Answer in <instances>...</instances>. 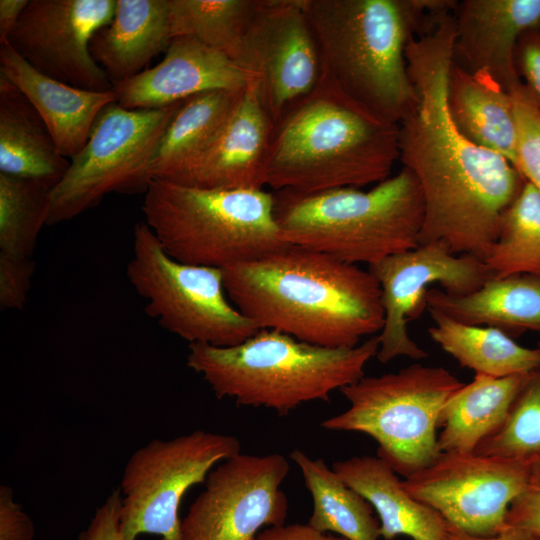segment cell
I'll use <instances>...</instances> for the list:
<instances>
[{"mask_svg":"<svg viewBox=\"0 0 540 540\" xmlns=\"http://www.w3.org/2000/svg\"><path fill=\"white\" fill-rule=\"evenodd\" d=\"M453 12L442 14L407 45L415 100L398 124L399 161L417 179L424 202L419 245L444 243L483 261L501 218L525 180L509 160L469 141L447 106Z\"/></svg>","mask_w":540,"mask_h":540,"instance_id":"obj_1","label":"cell"},{"mask_svg":"<svg viewBox=\"0 0 540 540\" xmlns=\"http://www.w3.org/2000/svg\"><path fill=\"white\" fill-rule=\"evenodd\" d=\"M229 300L260 329L351 348L384 325L380 286L356 264L302 246L223 269Z\"/></svg>","mask_w":540,"mask_h":540,"instance_id":"obj_2","label":"cell"},{"mask_svg":"<svg viewBox=\"0 0 540 540\" xmlns=\"http://www.w3.org/2000/svg\"><path fill=\"white\" fill-rule=\"evenodd\" d=\"M323 70L373 118L398 125L415 100L405 52L450 0H304Z\"/></svg>","mask_w":540,"mask_h":540,"instance_id":"obj_3","label":"cell"},{"mask_svg":"<svg viewBox=\"0 0 540 540\" xmlns=\"http://www.w3.org/2000/svg\"><path fill=\"white\" fill-rule=\"evenodd\" d=\"M397 161L398 125L348 101L323 70L317 87L275 124L264 184L303 193L360 188L389 178Z\"/></svg>","mask_w":540,"mask_h":540,"instance_id":"obj_4","label":"cell"},{"mask_svg":"<svg viewBox=\"0 0 540 540\" xmlns=\"http://www.w3.org/2000/svg\"><path fill=\"white\" fill-rule=\"evenodd\" d=\"M379 346V334L355 347L330 348L260 329L235 346L189 344L187 366L219 399L287 415L303 403L327 401L333 391L364 377Z\"/></svg>","mask_w":540,"mask_h":540,"instance_id":"obj_5","label":"cell"},{"mask_svg":"<svg viewBox=\"0 0 540 540\" xmlns=\"http://www.w3.org/2000/svg\"><path fill=\"white\" fill-rule=\"evenodd\" d=\"M273 195L275 220L288 244L368 266L419 246L423 196L404 167L368 191L284 189Z\"/></svg>","mask_w":540,"mask_h":540,"instance_id":"obj_6","label":"cell"},{"mask_svg":"<svg viewBox=\"0 0 540 540\" xmlns=\"http://www.w3.org/2000/svg\"><path fill=\"white\" fill-rule=\"evenodd\" d=\"M145 223L175 260L224 269L287 246L264 189H203L150 180Z\"/></svg>","mask_w":540,"mask_h":540,"instance_id":"obj_7","label":"cell"},{"mask_svg":"<svg viewBox=\"0 0 540 540\" xmlns=\"http://www.w3.org/2000/svg\"><path fill=\"white\" fill-rule=\"evenodd\" d=\"M463 384L443 367L420 363L393 373L364 376L340 390L349 408L320 425L369 435L378 443L377 457L408 478L441 454L440 411Z\"/></svg>","mask_w":540,"mask_h":540,"instance_id":"obj_8","label":"cell"},{"mask_svg":"<svg viewBox=\"0 0 540 540\" xmlns=\"http://www.w3.org/2000/svg\"><path fill=\"white\" fill-rule=\"evenodd\" d=\"M126 271L145 312L189 344L235 346L260 330L229 300L223 269L175 260L144 221L134 226Z\"/></svg>","mask_w":540,"mask_h":540,"instance_id":"obj_9","label":"cell"},{"mask_svg":"<svg viewBox=\"0 0 540 540\" xmlns=\"http://www.w3.org/2000/svg\"><path fill=\"white\" fill-rule=\"evenodd\" d=\"M183 101L155 109L130 110L117 102L96 117L84 147L70 159L51 189L47 225L69 221L112 192H144L147 169Z\"/></svg>","mask_w":540,"mask_h":540,"instance_id":"obj_10","label":"cell"},{"mask_svg":"<svg viewBox=\"0 0 540 540\" xmlns=\"http://www.w3.org/2000/svg\"><path fill=\"white\" fill-rule=\"evenodd\" d=\"M240 450L234 436L195 430L169 440L153 439L134 451L120 486L122 540L147 533L181 540L178 512L184 495Z\"/></svg>","mask_w":540,"mask_h":540,"instance_id":"obj_11","label":"cell"},{"mask_svg":"<svg viewBox=\"0 0 540 540\" xmlns=\"http://www.w3.org/2000/svg\"><path fill=\"white\" fill-rule=\"evenodd\" d=\"M535 461L444 452L403 484L450 526L492 537L505 527L509 506L527 487Z\"/></svg>","mask_w":540,"mask_h":540,"instance_id":"obj_12","label":"cell"},{"mask_svg":"<svg viewBox=\"0 0 540 540\" xmlns=\"http://www.w3.org/2000/svg\"><path fill=\"white\" fill-rule=\"evenodd\" d=\"M289 468L279 453H239L220 462L181 521V540H255L261 528L285 524L288 501L280 486Z\"/></svg>","mask_w":540,"mask_h":540,"instance_id":"obj_13","label":"cell"},{"mask_svg":"<svg viewBox=\"0 0 540 540\" xmlns=\"http://www.w3.org/2000/svg\"><path fill=\"white\" fill-rule=\"evenodd\" d=\"M236 63L252 76L275 125L317 87L323 75L304 0H259Z\"/></svg>","mask_w":540,"mask_h":540,"instance_id":"obj_14","label":"cell"},{"mask_svg":"<svg viewBox=\"0 0 540 540\" xmlns=\"http://www.w3.org/2000/svg\"><path fill=\"white\" fill-rule=\"evenodd\" d=\"M368 270L380 286L384 309L376 355L381 363L399 356L416 360L427 357V352L409 336L407 322L417 318L426 307L429 285L438 284L445 292L462 296L476 291L491 278L481 259L454 254L442 242L390 255L369 265Z\"/></svg>","mask_w":540,"mask_h":540,"instance_id":"obj_15","label":"cell"},{"mask_svg":"<svg viewBox=\"0 0 540 540\" xmlns=\"http://www.w3.org/2000/svg\"><path fill=\"white\" fill-rule=\"evenodd\" d=\"M116 0H29L6 42L38 72L96 92L113 85L90 53V41L107 25Z\"/></svg>","mask_w":540,"mask_h":540,"instance_id":"obj_16","label":"cell"},{"mask_svg":"<svg viewBox=\"0 0 540 540\" xmlns=\"http://www.w3.org/2000/svg\"><path fill=\"white\" fill-rule=\"evenodd\" d=\"M453 17L454 64L489 75L508 92L522 82L516 48L525 32L540 26V0H462Z\"/></svg>","mask_w":540,"mask_h":540,"instance_id":"obj_17","label":"cell"},{"mask_svg":"<svg viewBox=\"0 0 540 540\" xmlns=\"http://www.w3.org/2000/svg\"><path fill=\"white\" fill-rule=\"evenodd\" d=\"M252 76L226 55L189 37L171 40L161 62L113 85L117 103L155 109L211 90H243Z\"/></svg>","mask_w":540,"mask_h":540,"instance_id":"obj_18","label":"cell"},{"mask_svg":"<svg viewBox=\"0 0 540 540\" xmlns=\"http://www.w3.org/2000/svg\"><path fill=\"white\" fill-rule=\"evenodd\" d=\"M274 126L250 80L213 145L174 183L203 189H264Z\"/></svg>","mask_w":540,"mask_h":540,"instance_id":"obj_19","label":"cell"},{"mask_svg":"<svg viewBox=\"0 0 540 540\" xmlns=\"http://www.w3.org/2000/svg\"><path fill=\"white\" fill-rule=\"evenodd\" d=\"M0 73L29 100L59 152L70 159L86 144L100 111L117 102L112 89L84 90L38 72L8 42L0 44Z\"/></svg>","mask_w":540,"mask_h":540,"instance_id":"obj_20","label":"cell"},{"mask_svg":"<svg viewBox=\"0 0 540 540\" xmlns=\"http://www.w3.org/2000/svg\"><path fill=\"white\" fill-rule=\"evenodd\" d=\"M171 40L169 0H116L111 21L96 31L89 48L114 85L143 72Z\"/></svg>","mask_w":540,"mask_h":540,"instance_id":"obj_21","label":"cell"},{"mask_svg":"<svg viewBox=\"0 0 540 540\" xmlns=\"http://www.w3.org/2000/svg\"><path fill=\"white\" fill-rule=\"evenodd\" d=\"M332 469L376 511L380 537L393 540H445L448 523L434 509L415 499L394 470L377 456H354L336 461Z\"/></svg>","mask_w":540,"mask_h":540,"instance_id":"obj_22","label":"cell"},{"mask_svg":"<svg viewBox=\"0 0 540 540\" xmlns=\"http://www.w3.org/2000/svg\"><path fill=\"white\" fill-rule=\"evenodd\" d=\"M447 106L456 128L469 141L503 156L516 168L518 132L513 102L496 80L470 73L452 61Z\"/></svg>","mask_w":540,"mask_h":540,"instance_id":"obj_23","label":"cell"},{"mask_svg":"<svg viewBox=\"0 0 540 540\" xmlns=\"http://www.w3.org/2000/svg\"><path fill=\"white\" fill-rule=\"evenodd\" d=\"M69 165L36 109L0 73V173L54 188Z\"/></svg>","mask_w":540,"mask_h":540,"instance_id":"obj_24","label":"cell"},{"mask_svg":"<svg viewBox=\"0 0 540 540\" xmlns=\"http://www.w3.org/2000/svg\"><path fill=\"white\" fill-rule=\"evenodd\" d=\"M428 310L468 325L511 332L540 333V277L518 275L490 278L476 291L462 296L441 289L425 295Z\"/></svg>","mask_w":540,"mask_h":540,"instance_id":"obj_25","label":"cell"},{"mask_svg":"<svg viewBox=\"0 0 540 540\" xmlns=\"http://www.w3.org/2000/svg\"><path fill=\"white\" fill-rule=\"evenodd\" d=\"M241 92L211 90L184 100L156 147L149 181L178 182L185 176L215 142Z\"/></svg>","mask_w":540,"mask_h":540,"instance_id":"obj_26","label":"cell"},{"mask_svg":"<svg viewBox=\"0 0 540 540\" xmlns=\"http://www.w3.org/2000/svg\"><path fill=\"white\" fill-rule=\"evenodd\" d=\"M529 373L506 377L476 374L444 403L438 420L441 453H473L505 420Z\"/></svg>","mask_w":540,"mask_h":540,"instance_id":"obj_27","label":"cell"},{"mask_svg":"<svg viewBox=\"0 0 540 540\" xmlns=\"http://www.w3.org/2000/svg\"><path fill=\"white\" fill-rule=\"evenodd\" d=\"M433 326L429 335L446 353L476 374L506 377L530 373L540 367V349L516 343L505 332L468 325L428 310Z\"/></svg>","mask_w":540,"mask_h":540,"instance_id":"obj_28","label":"cell"},{"mask_svg":"<svg viewBox=\"0 0 540 540\" xmlns=\"http://www.w3.org/2000/svg\"><path fill=\"white\" fill-rule=\"evenodd\" d=\"M290 458L299 467L313 499L308 525L319 532H333L347 540H378L380 521L372 505L349 487L322 459L301 450Z\"/></svg>","mask_w":540,"mask_h":540,"instance_id":"obj_29","label":"cell"},{"mask_svg":"<svg viewBox=\"0 0 540 540\" xmlns=\"http://www.w3.org/2000/svg\"><path fill=\"white\" fill-rule=\"evenodd\" d=\"M259 0H169L171 39L193 38L238 59Z\"/></svg>","mask_w":540,"mask_h":540,"instance_id":"obj_30","label":"cell"},{"mask_svg":"<svg viewBox=\"0 0 540 540\" xmlns=\"http://www.w3.org/2000/svg\"><path fill=\"white\" fill-rule=\"evenodd\" d=\"M483 262L491 278L540 277V191L532 183L525 180L503 213Z\"/></svg>","mask_w":540,"mask_h":540,"instance_id":"obj_31","label":"cell"},{"mask_svg":"<svg viewBox=\"0 0 540 540\" xmlns=\"http://www.w3.org/2000/svg\"><path fill=\"white\" fill-rule=\"evenodd\" d=\"M51 187L0 173V253L31 257L47 225Z\"/></svg>","mask_w":540,"mask_h":540,"instance_id":"obj_32","label":"cell"},{"mask_svg":"<svg viewBox=\"0 0 540 540\" xmlns=\"http://www.w3.org/2000/svg\"><path fill=\"white\" fill-rule=\"evenodd\" d=\"M473 453L507 459H540V369L529 373L500 427Z\"/></svg>","mask_w":540,"mask_h":540,"instance_id":"obj_33","label":"cell"},{"mask_svg":"<svg viewBox=\"0 0 540 540\" xmlns=\"http://www.w3.org/2000/svg\"><path fill=\"white\" fill-rule=\"evenodd\" d=\"M509 93L518 132L516 169L540 191V106L523 82Z\"/></svg>","mask_w":540,"mask_h":540,"instance_id":"obj_34","label":"cell"},{"mask_svg":"<svg viewBox=\"0 0 540 540\" xmlns=\"http://www.w3.org/2000/svg\"><path fill=\"white\" fill-rule=\"evenodd\" d=\"M34 271L31 257L0 253L1 310H19L25 306Z\"/></svg>","mask_w":540,"mask_h":540,"instance_id":"obj_35","label":"cell"},{"mask_svg":"<svg viewBox=\"0 0 540 540\" xmlns=\"http://www.w3.org/2000/svg\"><path fill=\"white\" fill-rule=\"evenodd\" d=\"M505 526L521 528L540 537V459L533 464L527 487L510 504Z\"/></svg>","mask_w":540,"mask_h":540,"instance_id":"obj_36","label":"cell"},{"mask_svg":"<svg viewBox=\"0 0 540 540\" xmlns=\"http://www.w3.org/2000/svg\"><path fill=\"white\" fill-rule=\"evenodd\" d=\"M121 504V490L117 488L97 508L87 528L78 535L77 540H122Z\"/></svg>","mask_w":540,"mask_h":540,"instance_id":"obj_37","label":"cell"},{"mask_svg":"<svg viewBox=\"0 0 540 540\" xmlns=\"http://www.w3.org/2000/svg\"><path fill=\"white\" fill-rule=\"evenodd\" d=\"M35 528L22 506L14 500L13 489L0 486V540H33Z\"/></svg>","mask_w":540,"mask_h":540,"instance_id":"obj_38","label":"cell"},{"mask_svg":"<svg viewBox=\"0 0 540 540\" xmlns=\"http://www.w3.org/2000/svg\"><path fill=\"white\" fill-rule=\"evenodd\" d=\"M516 68L524 84L534 94L540 106V30L525 32L519 39L516 54Z\"/></svg>","mask_w":540,"mask_h":540,"instance_id":"obj_39","label":"cell"},{"mask_svg":"<svg viewBox=\"0 0 540 540\" xmlns=\"http://www.w3.org/2000/svg\"><path fill=\"white\" fill-rule=\"evenodd\" d=\"M255 540H347L319 532L308 524H283L260 531Z\"/></svg>","mask_w":540,"mask_h":540,"instance_id":"obj_40","label":"cell"},{"mask_svg":"<svg viewBox=\"0 0 540 540\" xmlns=\"http://www.w3.org/2000/svg\"><path fill=\"white\" fill-rule=\"evenodd\" d=\"M29 0H0V44L7 41Z\"/></svg>","mask_w":540,"mask_h":540,"instance_id":"obj_41","label":"cell"},{"mask_svg":"<svg viewBox=\"0 0 540 540\" xmlns=\"http://www.w3.org/2000/svg\"><path fill=\"white\" fill-rule=\"evenodd\" d=\"M445 540H540V537L527 530L511 526H505L500 533L492 537H475L449 525Z\"/></svg>","mask_w":540,"mask_h":540,"instance_id":"obj_42","label":"cell"},{"mask_svg":"<svg viewBox=\"0 0 540 540\" xmlns=\"http://www.w3.org/2000/svg\"><path fill=\"white\" fill-rule=\"evenodd\" d=\"M538 348L540 349V343H539V346H538ZM539 369H540V367H539Z\"/></svg>","mask_w":540,"mask_h":540,"instance_id":"obj_43","label":"cell"},{"mask_svg":"<svg viewBox=\"0 0 540 540\" xmlns=\"http://www.w3.org/2000/svg\"><path fill=\"white\" fill-rule=\"evenodd\" d=\"M538 29L540 30V26L538 27Z\"/></svg>","mask_w":540,"mask_h":540,"instance_id":"obj_44","label":"cell"}]
</instances>
